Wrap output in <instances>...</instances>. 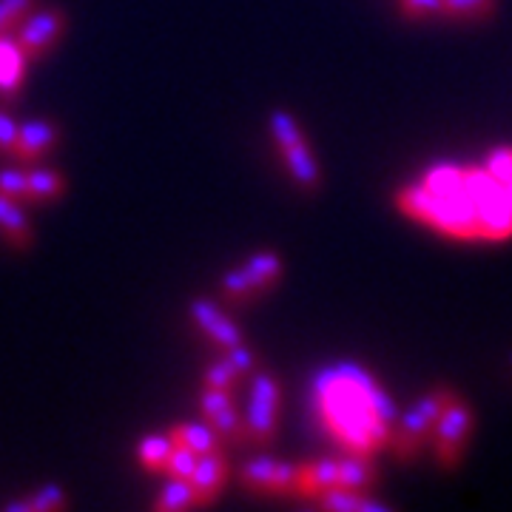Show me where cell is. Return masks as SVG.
I'll return each mask as SVG.
<instances>
[{
	"mask_svg": "<svg viewBox=\"0 0 512 512\" xmlns=\"http://www.w3.org/2000/svg\"><path fill=\"white\" fill-rule=\"evenodd\" d=\"M311 399L316 419L348 453L367 456L390 444L396 407L362 365L342 362L325 367L313 379Z\"/></svg>",
	"mask_w": 512,
	"mask_h": 512,
	"instance_id": "cell-1",
	"label": "cell"
},
{
	"mask_svg": "<svg viewBox=\"0 0 512 512\" xmlns=\"http://www.w3.org/2000/svg\"><path fill=\"white\" fill-rule=\"evenodd\" d=\"M501 191H504V197H507V202H510V205H512V180H510V183L501 185Z\"/></svg>",
	"mask_w": 512,
	"mask_h": 512,
	"instance_id": "cell-31",
	"label": "cell"
},
{
	"mask_svg": "<svg viewBox=\"0 0 512 512\" xmlns=\"http://www.w3.org/2000/svg\"><path fill=\"white\" fill-rule=\"evenodd\" d=\"M228 478V461L222 456V450H211L197 458V467L191 473V487L197 493V504H211L220 495L222 484Z\"/></svg>",
	"mask_w": 512,
	"mask_h": 512,
	"instance_id": "cell-12",
	"label": "cell"
},
{
	"mask_svg": "<svg viewBox=\"0 0 512 512\" xmlns=\"http://www.w3.org/2000/svg\"><path fill=\"white\" fill-rule=\"evenodd\" d=\"M188 313H191V322H194L217 348L228 350L242 342V330H239V325L228 316V313L222 311L217 302H211V299H194Z\"/></svg>",
	"mask_w": 512,
	"mask_h": 512,
	"instance_id": "cell-10",
	"label": "cell"
},
{
	"mask_svg": "<svg viewBox=\"0 0 512 512\" xmlns=\"http://www.w3.org/2000/svg\"><path fill=\"white\" fill-rule=\"evenodd\" d=\"M225 356L231 359V365L237 367L239 376H248V373H254L256 356H254V350L248 348L245 342H239V345H234V348L225 350Z\"/></svg>",
	"mask_w": 512,
	"mask_h": 512,
	"instance_id": "cell-29",
	"label": "cell"
},
{
	"mask_svg": "<svg viewBox=\"0 0 512 512\" xmlns=\"http://www.w3.org/2000/svg\"><path fill=\"white\" fill-rule=\"evenodd\" d=\"M495 9V0H444V15L450 18L478 20L487 18Z\"/></svg>",
	"mask_w": 512,
	"mask_h": 512,
	"instance_id": "cell-23",
	"label": "cell"
},
{
	"mask_svg": "<svg viewBox=\"0 0 512 512\" xmlns=\"http://www.w3.org/2000/svg\"><path fill=\"white\" fill-rule=\"evenodd\" d=\"M63 191H66V180L55 168H32V171H26V200L29 202L60 200Z\"/></svg>",
	"mask_w": 512,
	"mask_h": 512,
	"instance_id": "cell-18",
	"label": "cell"
},
{
	"mask_svg": "<svg viewBox=\"0 0 512 512\" xmlns=\"http://www.w3.org/2000/svg\"><path fill=\"white\" fill-rule=\"evenodd\" d=\"M26 60L23 49L18 46L15 37L0 35V94L3 97H15L23 86V77H26Z\"/></svg>",
	"mask_w": 512,
	"mask_h": 512,
	"instance_id": "cell-14",
	"label": "cell"
},
{
	"mask_svg": "<svg viewBox=\"0 0 512 512\" xmlns=\"http://www.w3.org/2000/svg\"><path fill=\"white\" fill-rule=\"evenodd\" d=\"M15 140H18V123L6 111H0V154H12Z\"/></svg>",
	"mask_w": 512,
	"mask_h": 512,
	"instance_id": "cell-30",
	"label": "cell"
},
{
	"mask_svg": "<svg viewBox=\"0 0 512 512\" xmlns=\"http://www.w3.org/2000/svg\"><path fill=\"white\" fill-rule=\"evenodd\" d=\"M168 439L180 447L194 450L197 456L202 453H211V450H220V433L211 427V424H197V421H188V424H177L168 430Z\"/></svg>",
	"mask_w": 512,
	"mask_h": 512,
	"instance_id": "cell-17",
	"label": "cell"
},
{
	"mask_svg": "<svg viewBox=\"0 0 512 512\" xmlns=\"http://www.w3.org/2000/svg\"><path fill=\"white\" fill-rule=\"evenodd\" d=\"M191 507H197V493H194L191 481H185V478H171L163 487L160 498L154 501L157 512H183Z\"/></svg>",
	"mask_w": 512,
	"mask_h": 512,
	"instance_id": "cell-20",
	"label": "cell"
},
{
	"mask_svg": "<svg viewBox=\"0 0 512 512\" xmlns=\"http://www.w3.org/2000/svg\"><path fill=\"white\" fill-rule=\"evenodd\" d=\"M276 416H279V384L271 373H254L248 419H245L248 439L254 444H268L276 433Z\"/></svg>",
	"mask_w": 512,
	"mask_h": 512,
	"instance_id": "cell-8",
	"label": "cell"
},
{
	"mask_svg": "<svg viewBox=\"0 0 512 512\" xmlns=\"http://www.w3.org/2000/svg\"><path fill=\"white\" fill-rule=\"evenodd\" d=\"M69 507V498L66 493L57 487V484H46V487H40L35 495H29V498H20V501H9V504H3V510L6 512H57V510H66Z\"/></svg>",
	"mask_w": 512,
	"mask_h": 512,
	"instance_id": "cell-19",
	"label": "cell"
},
{
	"mask_svg": "<svg viewBox=\"0 0 512 512\" xmlns=\"http://www.w3.org/2000/svg\"><path fill=\"white\" fill-rule=\"evenodd\" d=\"M268 128H271V137H274L276 148H279V154L285 160V168H288L293 183L299 185V188H305V191L319 188L322 171H319V163L313 157V151L308 146V140H305V134H302V128L296 123V117L288 114V111L276 109L268 117Z\"/></svg>",
	"mask_w": 512,
	"mask_h": 512,
	"instance_id": "cell-3",
	"label": "cell"
},
{
	"mask_svg": "<svg viewBox=\"0 0 512 512\" xmlns=\"http://www.w3.org/2000/svg\"><path fill=\"white\" fill-rule=\"evenodd\" d=\"M242 484L254 493L265 495H288L299 493V467L288 464V461H279L274 456H259L251 458L245 467H242Z\"/></svg>",
	"mask_w": 512,
	"mask_h": 512,
	"instance_id": "cell-9",
	"label": "cell"
},
{
	"mask_svg": "<svg viewBox=\"0 0 512 512\" xmlns=\"http://www.w3.org/2000/svg\"><path fill=\"white\" fill-rule=\"evenodd\" d=\"M484 171L495 183H510L512 180V148H493L484 160Z\"/></svg>",
	"mask_w": 512,
	"mask_h": 512,
	"instance_id": "cell-25",
	"label": "cell"
},
{
	"mask_svg": "<svg viewBox=\"0 0 512 512\" xmlns=\"http://www.w3.org/2000/svg\"><path fill=\"white\" fill-rule=\"evenodd\" d=\"M32 9H35V0H0V35L18 26Z\"/></svg>",
	"mask_w": 512,
	"mask_h": 512,
	"instance_id": "cell-26",
	"label": "cell"
},
{
	"mask_svg": "<svg viewBox=\"0 0 512 512\" xmlns=\"http://www.w3.org/2000/svg\"><path fill=\"white\" fill-rule=\"evenodd\" d=\"M239 379V370L231 365L228 356H222L217 362H211L205 370V387H220V390H231V384Z\"/></svg>",
	"mask_w": 512,
	"mask_h": 512,
	"instance_id": "cell-24",
	"label": "cell"
},
{
	"mask_svg": "<svg viewBox=\"0 0 512 512\" xmlns=\"http://www.w3.org/2000/svg\"><path fill=\"white\" fill-rule=\"evenodd\" d=\"M376 484V470L365 456L319 458L299 467V495H322L328 490H370Z\"/></svg>",
	"mask_w": 512,
	"mask_h": 512,
	"instance_id": "cell-2",
	"label": "cell"
},
{
	"mask_svg": "<svg viewBox=\"0 0 512 512\" xmlns=\"http://www.w3.org/2000/svg\"><path fill=\"white\" fill-rule=\"evenodd\" d=\"M60 140V128L52 120H26L18 123V140H15V157L18 160H37L40 154H49Z\"/></svg>",
	"mask_w": 512,
	"mask_h": 512,
	"instance_id": "cell-13",
	"label": "cell"
},
{
	"mask_svg": "<svg viewBox=\"0 0 512 512\" xmlns=\"http://www.w3.org/2000/svg\"><path fill=\"white\" fill-rule=\"evenodd\" d=\"M404 18H433L444 15V0H399Z\"/></svg>",
	"mask_w": 512,
	"mask_h": 512,
	"instance_id": "cell-28",
	"label": "cell"
},
{
	"mask_svg": "<svg viewBox=\"0 0 512 512\" xmlns=\"http://www.w3.org/2000/svg\"><path fill=\"white\" fill-rule=\"evenodd\" d=\"M316 507L328 512H387L390 507L370 498L365 490H328V493L316 495Z\"/></svg>",
	"mask_w": 512,
	"mask_h": 512,
	"instance_id": "cell-15",
	"label": "cell"
},
{
	"mask_svg": "<svg viewBox=\"0 0 512 512\" xmlns=\"http://www.w3.org/2000/svg\"><path fill=\"white\" fill-rule=\"evenodd\" d=\"M197 453L194 450H188V447H180V444H174L171 447V453H168V458H165V467L163 473L168 478H191V473H194V467H197Z\"/></svg>",
	"mask_w": 512,
	"mask_h": 512,
	"instance_id": "cell-22",
	"label": "cell"
},
{
	"mask_svg": "<svg viewBox=\"0 0 512 512\" xmlns=\"http://www.w3.org/2000/svg\"><path fill=\"white\" fill-rule=\"evenodd\" d=\"M470 430H473V410L461 399H450L433 430V447L444 467H456L461 450L470 439Z\"/></svg>",
	"mask_w": 512,
	"mask_h": 512,
	"instance_id": "cell-6",
	"label": "cell"
},
{
	"mask_svg": "<svg viewBox=\"0 0 512 512\" xmlns=\"http://www.w3.org/2000/svg\"><path fill=\"white\" fill-rule=\"evenodd\" d=\"M453 399V393L450 390H430V393H424L421 399L410 404V410L404 413L402 419H399V430H396V436H390V447L396 450V456L399 458H410L419 453L421 447L427 444V441L433 439V430H436V421H439L441 410L447 407V402Z\"/></svg>",
	"mask_w": 512,
	"mask_h": 512,
	"instance_id": "cell-5",
	"label": "cell"
},
{
	"mask_svg": "<svg viewBox=\"0 0 512 512\" xmlns=\"http://www.w3.org/2000/svg\"><path fill=\"white\" fill-rule=\"evenodd\" d=\"M200 410L205 421L231 441L248 439L245 421H239L234 402H231V390H220V387H205L200 396Z\"/></svg>",
	"mask_w": 512,
	"mask_h": 512,
	"instance_id": "cell-11",
	"label": "cell"
},
{
	"mask_svg": "<svg viewBox=\"0 0 512 512\" xmlns=\"http://www.w3.org/2000/svg\"><path fill=\"white\" fill-rule=\"evenodd\" d=\"M66 15H63V9H57V6H49V9H32L26 18L20 20L18 26V46L23 49V55L29 57V60H37V57L49 55L52 49H55V43L63 37L66 32Z\"/></svg>",
	"mask_w": 512,
	"mask_h": 512,
	"instance_id": "cell-7",
	"label": "cell"
},
{
	"mask_svg": "<svg viewBox=\"0 0 512 512\" xmlns=\"http://www.w3.org/2000/svg\"><path fill=\"white\" fill-rule=\"evenodd\" d=\"M171 447H174V441L168 439V433H151L137 444V458L151 473H163L165 458L171 453Z\"/></svg>",
	"mask_w": 512,
	"mask_h": 512,
	"instance_id": "cell-21",
	"label": "cell"
},
{
	"mask_svg": "<svg viewBox=\"0 0 512 512\" xmlns=\"http://www.w3.org/2000/svg\"><path fill=\"white\" fill-rule=\"evenodd\" d=\"M18 202L20 200L0 194V237H6V242H12L18 248H29L32 245V225H29V217L23 214Z\"/></svg>",
	"mask_w": 512,
	"mask_h": 512,
	"instance_id": "cell-16",
	"label": "cell"
},
{
	"mask_svg": "<svg viewBox=\"0 0 512 512\" xmlns=\"http://www.w3.org/2000/svg\"><path fill=\"white\" fill-rule=\"evenodd\" d=\"M279 279H282V256L276 251H259L248 256L242 265L231 268L228 274H222L220 293L228 305H245L259 293L274 288Z\"/></svg>",
	"mask_w": 512,
	"mask_h": 512,
	"instance_id": "cell-4",
	"label": "cell"
},
{
	"mask_svg": "<svg viewBox=\"0 0 512 512\" xmlns=\"http://www.w3.org/2000/svg\"><path fill=\"white\" fill-rule=\"evenodd\" d=\"M0 194H6L12 200H26V171L3 168L0 171Z\"/></svg>",
	"mask_w": 512,
	"mask_h": 512,
	"instance_id": "cell-27",
	"label": "cell"
}]
</instances>
